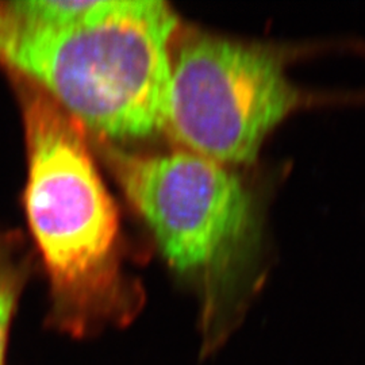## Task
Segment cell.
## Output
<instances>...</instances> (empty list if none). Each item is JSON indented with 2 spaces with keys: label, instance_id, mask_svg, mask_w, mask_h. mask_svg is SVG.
<instances>
[{
  "label": "cell",
  "instance_id": "5b68a950",
  "mask_svg": "<svg viewBox=\"0 0 365 365\" xmlns=\"http://www.w3.org/2000/svg\"><path fill=\"white\" fill-rule=\"evenodd\" d=\"M27 277V261L14 238L0 233V365H7L11 327Z\"/></svg>",
  "mask_w": 365,
  "mask_h": 365
},
{
  "label": "cell",
  "instance_id": "6da1fadb",
  "mask_svg": "<svg viewBox=\"0 0 365 365\" xmlns=\"http://www.w3.org/2000/svg\"><path fill=\"white\" fill-rule=\"evenodd\" d=\"M25 209L51 286L48 327L84 339L129 325L143 294L123 274L119 217L84 126L22 80Z\"/></svg>",
  "mask_w": 365,
  "mask_h": 365
},
{
  "label": "cell",
  "instance_id": "277c9868",
  "mask_svg": "<svg viewBox=\"0 0 365 365\" xmlns=\"http://www.w3.org/2000/svg\"><path fill=\"white\" fill-rule=\"evenodd\" d=\"M98 148L165 260L203 286L202 349L214 352L235 327L223 276L235 252L256 230L248 188L226 165L192 152L143 156L105 140Z\"/></svg>",
  "mask_w": 365,
  "mask_h": 365
},
{
  "label": "cell",
  "instance_id": "7a4b0ae2",
  "mask_svg": "<svg viewBox=\"0 0 365 365\" xmlns=\"http://www.w3.org/2000/svg\"><path fill=\"white\" fill-rule=\"evenodd\" d=\"M178 15L160 0H95L48 25L0 1V64L106 138L164 130Z\"/></svg>",
  "mask_w": 365,
  "mask_h": 365
},
{
  "label": "cell",
  "instance_id": "3957f363",
  "mask_svg": "<svg viewBox=\"0 0 365 365\" xmlns=\"http://www.w3.org/2000/svg\"><path fill=\"white\" fill-rule=\"evenodd\" d=\"M360 39L252 43L190 33L170 54L164 130L190 152L220 164H250L265 138L307 107L365 105V91H315L297 86L287 66L318 53H359Z\"/></svg>",
  "mask_w": 365,
  "mask_h": 365
}]
</instances>
